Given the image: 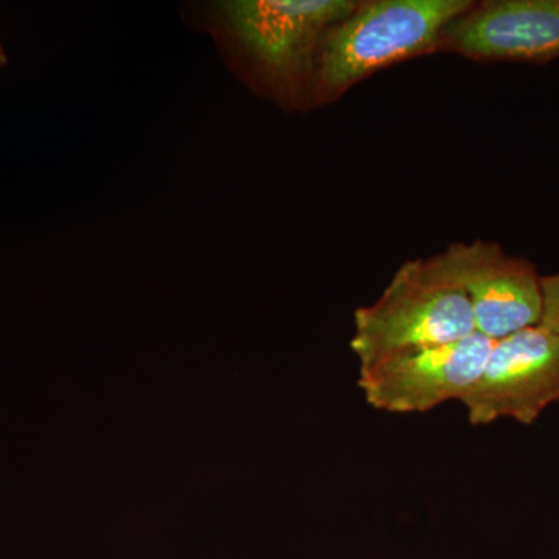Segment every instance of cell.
<instances>
[{"label": "cell", "mask_w": 559, "mask_h": 559, "mask_svg": "<svg viewBox=\"0 0 559 559\" xmlns=\"http://www.w3.org/2000/svg\"><path fill=\"white\" fill-rule=\"evenodd\" d=\"M352 0H223L194 7L229 68L285 109L312 105V81L326 33L356 9Z\"/></svg>", "instance_id": "1"}, {"label": "cell", "mask_w": 559, "mask_h": 559, "mask_svg": "<svg viewBox=\"0 0 559 559\" xmlns=\"http://www.w3.org/2000/svg\"><path fill=\"white\" fill-rule=\"evenodd\" d=\"M469 0H369L334 25L316 60L312 105L340 100L359 81L396 62L439 51L441 35Z\"/></svg>", "instance_id": "2"}, {"label": "cell", "mask_w": 559, "mask_h": 559, "mask_svg": "<svg viewBox=\"0 0 559 559\" xmlns=\"http://www.w3.org/2000/svg\"><path fill=\"white\" fill-rule=\"evenodd\" d=\"M477 333L473 307L439 255L407 261L369 307L355 311L349 347L366 373L385 360Z\"/></svg>", "instance_id": "3"}, {"label": "cell", "mask_w": 559, "mask_h": 559, "mask_svg": "<svg viewBox=\"0 0 559 559\" xmlns=\"http://www.w3.org/2000/svg\"><path fill=\"white\" fill-rule=\"evenodd\" d=\"M559 403V333L533 325L495 341L479 380L463 396L471 425L509 418L533 425Z\"/></svg>", "instance_id": "4"}, {"label": "cell", "mask_w": 559, "mask_h": 559, "mask_svg": "<svg viewBox=\"0 0 559 559\" xmlns=\"http://www.w3.org/2000/svg\"><path fill=\"white\" fill-rule=\"evenodd\" d=\"M492 344L474 333L407 353L359 373V389L369 406L388 414H423L447 401H462L479 380Z\"/></svg>", "instance_id": "5"}, {"label": "cell", "mask_w": 559, "mask_h": 559, "mask_svg": "<svg viewBox=\"0 0 559 559\" xmlns=\"http://www.w3.org/2000/svg\"><path fill=\"white\" fill-rule=\"evenodd\" d=\"M473 307L477 333L499 341L543 318V289L535 264L498 242H454L439 253Z\"/></svg>", "instance_id": "6"}, {"label": "cell", "mask_w": 559, "mask_h": 559, "mask_svg": "<svg viewBox=\"0 0 559 559\" xmlns=\"http://www.w3.org/2000/svg\"><path fill=\"white\" fill-rule=\"evenodd\" d=\"M477 61L549 62L559 58V0L473 3L444 28L439 51Z\"/></svg>", "instance_id": "7"}, {"label": "cell", "mask_w": 559, "mask_h": 559, "mask_svg": "<svg viewBox=\"0 0 559 559\" xmlns=\"http://www.w3.org/2000/svg\"><path fill=\"white\" fill-rule=\"evenodd\" d=\"M543 318L540 325L559 333V274L540 277Z\"/></svg>", "instance_id": "8"}, {"label": "cell", "mask_w": 559, "mask_h": 559, "mask_svg": "<svg viewBox=\"0 0 559 559\" xmlns=\"http://www.w3.org/2000/svg\"><path fill=\"white\" fill-rule=\"evenodd\" d=\"M7 64V53L5 50H3L2 43H0V69L3 68V66Z\"/></svg>", "instance_id": "9"}]
</instances>
